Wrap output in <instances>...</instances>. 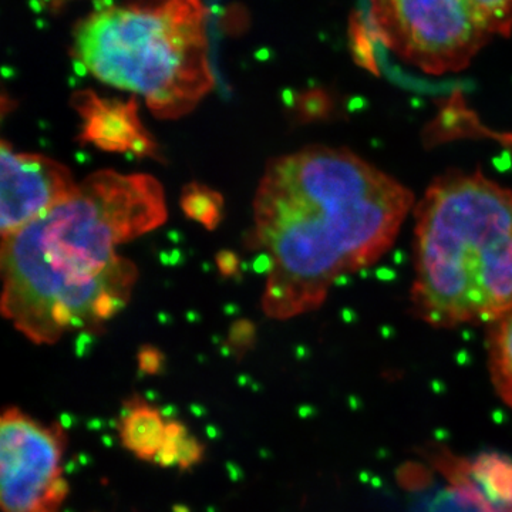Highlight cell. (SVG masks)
<instances>
[{
    "label": "cell",
    "mask_w": 512,
    "mask_h": 512,
    "mask_svg": "<svg viewBox=\"0 0 512 512\" xmlns=\"http://www.w3.org/2000/svg\"><path fill=\"white\" fill-rule=\"evenodd\" d=\"M416 205L392 175L348 148L313 146L266 164L249 245L268 259L262 309L316 311L345 276L377 264Z\"/></svg>",
    "instance_id": "obj_1"
},
{
    "label": "cell",
    "mask_w": 512,
    "mask_h": 512,
    "mask_svg": "<svg viewBox=\"0 0 512 512\" xmlns=\"http://www.w3.org/2000/svg\"><path fill=\"white\" fill-rule=\"evenodd\" d=\"M153 175L96 171L76 192L2 239V315L37 345L99 332L130 302L138 269L117 247L167 221Z\"/></svg>",
    "instance_id": "obj_2"
},
{
    "label": "cell",
    "mask_w": 512,
    "mask_h": 512,
    "mask_svg": "<svg viewBox=\"0 0 512 512\" xmlns=\"http://www.w3.org/2000/svg\"><path fill=\"white\" fill-rule=\"evenodd\" d=\"M410 311L439 329L490 325L512 309V188L448 171L416 202Z\"/></svg>",
    "instance_id": "obj_3"
},
{
    "label": "cell",
    "mask_w": 512,
    "mask_h": 512,
    "mask_svg": "<svg viewBox=\"0 0 512 512\" xmlns=\"http://www.w3.org/2000/svg\"><path fill=\"white\" fill-rule=\"evenodd\" d=\"M73 56L93 77L138 94L160 120L187 116L214 89L202 0H137L77 23Z\"/></svg>",
    "instance_id": "obj_4"
},
{
    "label": "cell",
    "mask_w": 512,
    "mask_h": 512,
    "mask_svg": "<svg viewBox=\"0 0 512 512\" xmlns=\"http://www.w3.org/2000/svg\"><path fill=\"white\" fill-rule=\"evenodd\" d=\"M370 35L431 76L467 69L512 33V0H369Z\"/></svg>",
    "instance_id": "obj_5"
},
{
    "label": "cell",
    "mask_w": 512,
    "mask_h": 512,
    "mask_svg": "<svg viewBox=\"0 0 512 512\" xmlns=\"http://www.w3.org/2000/svg\"><path fill=\"white\" fill-rule=\"evenodd\" d=\"M66 436L60 424L45 427L18 409L3 413L0 476L3 512H56L47 504L60 478Z\"/></svg>",
    "instance_id": "obj_6"
},
{
    "label": "cell",
    "mask_w": 512,
    "mask_h": 512,
    "mask_svg": "<svg viewBox=\"0 0 512 512\" xmlns=\"http://www.w3.org/2000/svg\"><path fill=\"white\" fill-rule=\"evenodd\" d=\"M0 165L2 239L10 237L72 197L79 187L66 165L43 154L16 153L6 140L0 146Z\"/></svg>",
    "instance_id": "obj_7"
},
{
    "label": "cell",
    "mask_w": 512,
    "mask_h": 512,
    "mask_svg": "<svg viewBox=\"0 0 512 512\" xmlns=\"http://www.w3.org/2000/svg\"><path fill=\"white\" fill-rule=\"evenodd\" d=\"M72 106L79 113V140L83 144L163 161L157 141L141 123L133 97L128 101L101 99L96 93L84 90L73 94Z\"/></svg>",
    "instance_id": "obj_8"
},
{
    "label": "cell",
    "mask_w": 512,
    "mask_h": 512,
    "mask_svg": "<svg viewBox=\"0 0 512 512\" xmlns=\"http://www.w3.org/2000/svg\"><path fill=\"white\" fill-rule=\"evenodd\" d=\"M461 481L473 500L480 501L484 512H512V464L497 456L477 458L461 473Z\"/></svg>",
    "instance_id": "obj_9"
},
{
    "label": "cell",
    "mask_w": 512,
    "mask_h": 512,
    "mask_svg": "<svg viewBox=\"0 0 512 512\" xmlns=\"http://www.w3.org/2000/svg\"><path fill=\"white\" fill-rule=\"evenodd\" d=\"M163 417L158 410L141 400L127 403L121 416L119 431L123 446L141 460H156L165 439Z\"/></svg>",
    "instance_id": "obj_10"
},
{
    "label": "cell",
    "mask_w": 512,
    "mask_h": 512,
    "mask_svg": "<svg viewBox=\"0 0 512 512\" xmlns=\"http://www.w3.org/2000/svg\"><path fill=\"white\" fill-rule=\"evenodd\" d=\"M487 353L495 392L512 409V309L488 325Z\"/></svg>",
    "instance_id": "obj_11"
},
{
    "label": "cell",
    "mask_w": 512,
    "mask_h": 512,
    "mask_svg": "<svg viewBox=\"0 0 512 512\" xmlns=\"http://www.w3.org/2000/svg\"><path fill=\"white\" fill-rule=\"evenodd\" d=\"M181 208L188 218L215 229L222 218L224 200L218 192L198 183L188 184L181 195Z\"/></svg>",
    "instance_id": "obj_12"
},
{
    "label": "cell",
    "mask_w": 512,
    "mask_h": 512,
    "mask_svg": "<svg viewBox=\"0 0 512 512\" xmlns=\"http://www.w3.org/2000/svg\"><path fill=\"white\" fill-rule=\"evenodd\" d=\"M187 434V429L178 421L167 423L163 446H161L154 461L160 464L161 467H173L178 464V444Z\"/></svg>",
    "instance_id": "obj_13"
},
{
    "label": "cell",
    "mask_w": 512,
    "mask_h": 512,
    "mask_svg": "<svg viewBox=\"0 0 512 512\" xmlns=\"http://www.w3.org/2000/svg\"><path fill=\"white\" fill-rule=\"evenodd\" d=\"M229 348L232 353L238 357H242L249 349H252L255 343V329L252 323L247 320L235 323L229 333Z\"/></svg>",
    "instance_id": "obj_14"
},
{
    "label": "cell",
    "mask_w": 512,
    "mask_h": 512,
    "mask_svg": "<svg viewBox=\"0 0 512 512\" xmlns=\"http://www.w3.org/2000/svg\"><path fill=\"white\" fill-rule=\"evenodd\" d=\"M204 457V446L191 437L190 434L184 437L183 440L178 444V464L177 466L181 470H188V468L194 467L195 464L200 463Z\"/></svg>",
    "instance_id": "obj_15"
},
{
    "label": "cell",
    "mask_w": 512,
    "mask_h": 512,
    "mask_svg": "<svg viewBox=\"0 0 512 512\" xmlns=\"http://www.w3.org/2000/svg\"><path fill=\"white\" fill-rule=\"evenodd\" d=\"M164 357L153 346H144L138 353V367L146 375H158L163 367Z\"/></svg>",
    "instance_id": "obj_16"
},
{
    "label": "cell",
    "mask_w": 512,
    "mask_h": 512,
    "mask_svg": "<svg viewBox=\"0 0 512 512\" xmlns=\"http://www.w3.org/2000/svg\"><path fill=\"white\" fill-rule=\"evenodd\" d=\"M225 255H227V259H225V261H221L220 259L222 272H224L225 275L234 274V272L237 271L238 266L237 258H235V255L229 254V252Z\"/></svg>",
    "instance_id": "obj_17"
}]
</instances>
